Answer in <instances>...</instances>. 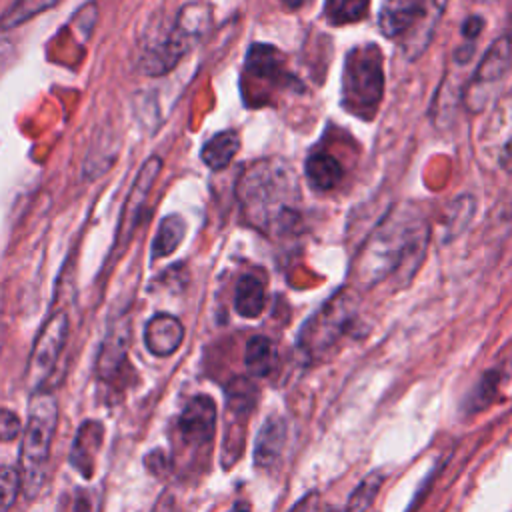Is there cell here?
Instances as JSON below:
<instances>
[{
    "mask_svg": "<svg viewBox=\"0 0 512 512\" xmlns=\"http://www.w3.org/2000/svg\"><path fill=\"white\" fill-rule=\"evenodd\" d=\"M426 236V222L418 210L412 204L396 206L362 246L354 266L356 280L364 286L382 282L412 254H422Z\"/></svg>",
    "mask_w": 512,
    "mask_h": 512,
    "instance_id": "cell-1",
    "label": "cell"
},
{
    "mask_svg": "<svg viewBox=\"0 0 512 512\" xmlns=\"http://www.w3.org/2000/svg\"><path fill=\"white\" fill-rule=\"evenodd\" d=\"M298 198V178L292 168L278 158L250 166L238 182L242 212L246 220L260 230L282 228L292 222Z\"/></svg>",
    "mask_w": 512,
    "mask_h": 512,
    "instance_id": "cell-2",
    "label": "cell"
},
{
    "mask_svg": "<svg viewBox=\"0 0 512 512\" xmlns=\"http://www.w3.org/2000/svg\"><path fill=\"white\" fill-rule=\"evenodd\" d=\"M58 424V402L48 390H36L30 396L28 420L20 442V480L28 498H34L46 480V464Z\"/></svg>",
    "mask_w": 512,
    "mask_h": 512,
    "instance_id": "cell-3",
    "label": "cell"
},
{
    "mask_svg": "<svg viewBox=\"0 0 512 512\" xmlns=\"http://www.w3.org/2000/svg\"><path fill=\"white\" fill-rule=\"evenodd\" d=\"M382 96V50L374 42L354 46L346 54L342 68V108L362 120H370L378 112Z\"/></svg>",
    "mask_w": 512,
    "mask_h": 512,
    "instance_id": "cell-4",
    "label": "cell"
},
{
    "mask_svg": "<svg viewBox=\"0 0 512 512\" xmlns=\"http://www.w3.org/2000/svg\"><path fill=\"white\" fill-rule=\"evenodd\" d=\"M444 0H384L378 28L386 38L428 40L434 20L442 14Z\"/></svg>",
    "mask_w": 512,
    "mask_h": 512,
    "instance_id": "cell-5",
    "label": "cell"
},
{
    "mask_svg": "<svg viewBox=\"0 0 512 512\" xmlns=\"http://www.w3.org/2000/svg\"><path fill=\"white\" fill-rule=\"evenodd\" d=\"M68 338V314L64 310L54 312L40 328L26 366V382L36 392L52 374L60 352Z\"/></svg>",
    "mask_w": 512,
    "mask_h": 512,
    "instance_id": "cell-6",
    "label": "cell"
},
{
    "mask_svg": "<svg viewBox=\"0 0 512 512\" xmlns=\"http://www.w3.org/2000/svg\"><path fill=\"white\" fill-rule=\"evenodd\" d=\"M160 170H162L160 156H150L140 166V170H138V174H136V178H134V182L128 190L122 212H120V220H118V228H116V236H114V252L116 254H122L126 244L132 240L134 230L140 224L144 206L148 202V196L154 188V182H156Z\"/></svg>",
    "mask_w": 512,
    "mask_h": 512,
    "instance_id": "cell-7",
    "label": "cell"
},
{
    "mask_svg": "<svg viewBox=\"0 0 512 512\" xmlns=\"http://www.w3.org/2000/svg\"><path fill=\"white\" fill-rule=\"evenodd\" d=\"M216 432V406L208 396H194L176 420V444L182 452L206 450Z\"/></svg>",
    "mask_w": 512,
    "mask_h": 512,
    "instance_id": "cell-8",
    "label": "cell"
},
{
    "mask_svg": "<svg viewBox=\"0 0 512 512\" xmlns=\"http://www.w3.org/2000/svg\"><path fill=\"white\" fill-rule=\"evenodd\" d=\"M128 344H130V324H122L110 330V334L100 346L98 360H96V376L102 382L112 386L122 378H126L130 370Z\"/></svg>",
    "mask_w": 512,
    "mask_h": 512,
    "instance_id": "cell-9",
    "label": "cell"
},
{
    "mask_svg": "<svg viewBox=\"0 0 512 512\" xmlns=\"http://www.w3.org/2000/svg\"><path fill=\"white\" fill-rule=\"evenodd\" d=\"M246 74L258 82L294 84V76L286 70L284 54L270 44H252L246 54Z\"/></svg>",
    "mask_w": 512,
    "mask_h": 512,
    "instance_id": "cell-10",
    "label": "cell"
},
{
    "mask_svg": "<svg viewBox=\"0 0 512 512\" xmlns=\"http://www.w3.org/2000/svg\"><path fill=\"white\" fill-rule=\"evenodd\" d=\"M184 340L182 322L166 312L154 314L144 328V344L154 356H170Z\"/></svg>",
    "mask_w": 512,
    "mask_h": 512,
    "instance_id": "cell-11",
    "label": "cell"
},
{
    "mask_svg": "<svg viewBox=\"0 0 512 512\" xmlns=\"http://www.w3.org/2000/svg\"><path fill=\"white\" fill-rule=\"evenodd\" d=\"M104 440V426L96 420H86L72 442L70 450V464L76 472H80L84 478H92L96 470V454Z\"/></svg>",
    "mask_w": 512,
    "mask_h": 512,
    "instance_id": "cell-12",
    "label": "cell"
},
{
    "mask_svg": "<svg viewBox=\"0 0 512 512\" xmlns=\"http://www.w3.org/2000/svg\"><path fill=\"white\" fill-rule=\"evenodd\" d=\"M284 440H286V424L280 418H270L254 444V462L258 468H272L284 448Z\"/></svg>",
    "mask_w": 512,
    "mask_h": 512,
    "instance_id": "cell-13",
    "label": "cell"
},
{
    "mask_svg": "<svg viewBox=\"0 0 512 512\" xmlns=\"http://www.w3.org/2000/svg\"><path fill=\"white\" fill-rule=\"evenodd\" d=\"M210 24H212V10H210V6L208 4H200V2H192V4H186V6L180 8L172 28L190 46H194L210 30Z\"/></svg>",
    "mask_w": 512,
    "mask_h": 512,
    "instance_id": "cell-14",
    "label": "cell"
},
{
    "mask_svg": "<svg viewBox=\"0 0 512 512\" xmlns=\"http://www.w3.org/2000/svg\"><path fill=\"white\" fill-rule=\"evenodd\" d=\"M512 62V42L510 38L502 36L492 42L484 58L480 60L474 76V84H490L500 80Z\"/></svg>",
    "mask_w": 512,
    "mask_h": 512,
    "instance_id": "cell-15",
    "label": "cell"
},
{
    "mask_svg": "<svg viewBox=\"0 0 512 512\" xmlns=\"http://www.w3.org/2000/svg\"><path fill=\"white\" fill-rule=\"evenodd\" d=\"M304 172H306V178L310 180V184L322 192L338 186L344 176L342 164L328 152H312L306 158Z\"/></svg>",
    "mask_w": 512,
    "mask_h": 512,
    "instance_id": "cell-16",
    "label": "cell"
},
{
    "mask_svg": "<svg viewBox=\"0 0 512 512\" xmlns=\"http://www.w3.org/2000/svg\"><path fill=\"white\" fill-rule=\"evenodd\" d=\"M238 150H240L238 132L222 130L204 142L200 150V158L210 170H224L232 162Z\"/></svg>",
    "mask_w": 512,
    "mask_h": 512,
    "instance_id": "cell-17",
    "label": "cell"
},
{
    "mask_svg": "<svg viewBox=\"0 0 512 512\" xmlns=\"http://www.w3.org/2000/svg\"><path fill=\"white\" fill-rule=\"evenodd\" d=\"M266 306V290L256 276H242L234 292V308L244 318H258Z\"/></svg>",
    "mask_w": 512,
    "mask_h": 512,
    "instance_id": "cell-18",
    "label": "cell"
},
{
    "mask_svg": "<svg viewBox=\"0 0 512 512\" xmlns=\"http://www.w3.org/2000/svg\"><path fill=\"white\" fill-rule=\"evenodd\" d=\"M246 368L254 376H268L278 362V350L276 344L268 336H252L246 344V356H244Z\"/></svg>",
    "mask_w": 512,
    "mask_h": 512,
    "instance_id": "cell-19",
    "label": "cell"
},
{
    "mask_svg": "<svg viewBox=\"0 0 512 512\" xmlns=\"http://www.w3.org/2000/svg\"><path fill=\"white\" fill-rule=\"evenodd\" d=\"M186 236V222L178 214H168L160 220L156 236L152 240V258L170 256Z\"/></svg>",
    "mask_w": 512,
    "mask_h": 512,
    "instance_id": "cell-20",
    "label": "cell"
},
{
    "mask_svg": "<svg viewBox=\"0 0 512 512\" xmlns=\"http://www.w3.org/2000/svg\"><path fill=\"white\" fill-rule=\"evenodd\" d=\"M368 6H370V0H326L324 16L334 26L352 24L366 18Z\"/></svg>",
    "mask_w": 512,
    "mask_h": 512,
    "instance_id": "cell-21",
    "label": "cell"
},
{
    "mask_svg": "<svg viewBox=\"0 0 512 512\" xmlns=\"http://www.w3.org/2000/svg\"><path fill=\"white\" fill-rule=\"evenodd\" d=\"M58 0H16L6 14L0 18V30H10L26 20L42 14L44 10H50Z\"/></svg>",
    "mask_w": 512,
    "mask_h": 512,
    "instance_id": "cell-22",
    "label": "cell"
},
{
    "mask_svg": "<svg viewBox=\"0 0 512 512\" xmlns=\"http://www.w3.org/2000/svg\"><path fill=\"white\" fill-rule=\"evenodd\" d=\"M382 474L380 472H372V474H368L358 486H356V490L352 492V496H350V502H348V510L350 512H366L370 506H372V502H374V498H376V494H378V490H380V486H382Z\"/></svg>",
    "mask_w": 512,
    "mask_h": 512,
    "instance_id": "cell-23",
    "label": "cell"
},
{
    "mask_svg": "<svg viewBox=\"0 0 512 512\" xmlns=\"http://www.w3.org/2000/svg\"><path fill=\"white\" fill-rule=\"evenodd\" d=\"M22 490L20 472L14 466L0 468V512H8Z\"/></svg>",
    "mask_w": 512,
    "mask_h": 512,
    "instance_id": "cell-24",
    "label": "cell"
},
{
    "mask_svg": "<svg viewBox=\"0 0 512 512\" xmlns=\"http://www.w3.org/2000/svg\"><path fill=\"white\" fill-rule=\"evenodd\" d=\"M254 404V388L246 380H236L228 388V408L234 412H248Z\"/></svg>",
    "mask_w": 512,
    "mask_h": 512,
    "instance_id": "cell-25",
    "label": "cell"
},
{
    "mask_svg": "<svg viewBox=\"0 0 512 512\" xmlns=\"http://www.w3.org/2000/svg\"><path fill=\"white\" fill-rule=\"evenodd\" d=\"M22 434V422L10 408H0V442H10Z\"/></svg>",
    "mask_w": 512,
    "mask_h": 512,
    "instance_id": "cell-26",
    "label": "cell"
},
{
    "mask_svg": "<svg viewBox=\"0 0 512 512\" xmlns=\"http://www.w3.org/2000/svg\"><path fill=\"white\" fill-rule=\"evenodd\" d=\"M62 504L64 510L62 512H92V504L90 498L84 490H76L74 494H62Z\"/></svg>",
    "mask_w": 512,
    "mask_h": 512,
    "instance_id": "cell-27",
    "label": "cell"
},
{
    "mask_svg": "<svg viewBox=\"0 0 512 512\" xmlns=\"http://www.w3.org/2000/svg\"><path fill=\"white\" fill-rule=\"evenodd\" d=\"M144 462H146V468H148L152 474H156V476L164 474L166 468H168V460H166V456H164L160 450L150 452Z\"/></svg>",
    "mask_w": 512,
    "mask_h": 512,
    "instance_id": "cell-28",
    "label": "cell"
},
{
    "mask_svg": "<svg viewBox=\"0 0 512 512\" xmlns=\"http://www.w3.org/2000/svg\"><path fill=\"white\" fill-rule=\"evenodd\" d=\"M482 26H484V20L480 16H470L464 20L462 24V34L468 38V40H474L480 32H482Z\"/></svg>",
    "mask_w": 512,
    "mask_h": 512,
    "instance_id": "cell-29",
    "label": "cell"
},
{
    "mask_svg": "<svg viewBox=\"0 0 512 512\" xmlns=\"http://www.w3.org/2000/svg\"><path fill=\"white\" fill-rule=\"evenodd\" d=\"M152 512H178V508H176V502H174V496H172L170 492L162 494V496L158 498V502L154 504Z\"/></svg>",
    "mask_w": 512,
    "mask_h": 512,
    "instance_id": "cell-30",
    "label": "cell"
},
{
    "mask_svg": "<svg viewBox=\"0 0 512 512\" xmlns=\"http://www.w3.org/2000/svg\"><path fill=\"white\" fill-rule=\"evenodd\" d=\"M10 58H12V44L6 38H0V70Z\"/></svg>",
    "mask_w": 512,
    "mask_h": 512,
    "instance_id": "cell-31",
    "label": "cell"
},
{
    "mask_svg": "<svg viewBox=\"0 0 512 512\" xmlns=\"http://www.w3.org/2000/svg\"><path fill=\"white\" fill-rule=\"evenodd\" d=\"M286 8H290V10H298V8H302L304 4H308L310 0H280Z\"/></svg>",
    "mask_w": 512,
    "mask_h": 512,
    "instance_id": "cell-32",
    "label": "cell"
},
{
    "mask_svg": "<svg viewBox=\"0 0 512 512\" xmlns=\"http://www.w3.org/2000/svg\"><path fill=\"white\" fill-rule=\"evenodd\" d=\"M228 512H250V506L246 502H236Z\"/></svg>",
    "mask_w": 512,
    "mask_h": 512,
    "instance_id": "cell-33",
    "label": "cell"
}]
</instances>
